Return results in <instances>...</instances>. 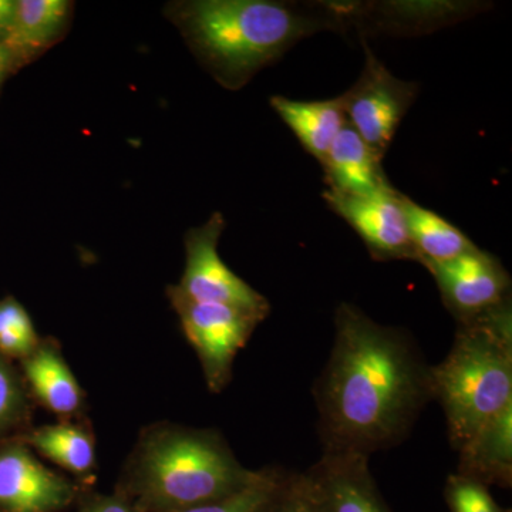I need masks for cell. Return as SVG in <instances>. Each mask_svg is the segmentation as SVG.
Masks as SVG:
<instances>
[{
    "label": "cell",
    "mask_w": 512,
    "mask_h": 512,
    "mask_svg": "<svg viewBox=\"0 0 512 512\" xmlns=\"http://www.w3.org/2000/svg\"><path fill=\"white\" fill-rule=\"evenodd\" d=\"M313 399L322 453L370 458L406 441L433 402L431 365L406 329L380 325L343 302Z\"/></svg>",
    "instance_id": "6da1fadb"
},
{
    "label": "cell",
    "mask_w": 512,
    "mask_h": 512,
    "mask_svg": "<svg viewBox=\"0 0 512 512\" xmlns=\"http://www.w3.org/2000/svg\"><path fill=\"white\" fill-rule=\"evenodd\" d=\"M313 12L271 0L174 2L167 16L208 73L229 90L281 59L306 37L342 23L335 6Z\"/></svg>",
    "instance_id": "7a4b0ae2"
},
{
    "label": "cell",
    "mask_w": 512,
    "mask_h": 512,
    "mask_svg": "<svg viewBox=\"0 0 512 512\" xmlns=\"http://www.w3.org/2000/svg\"><path fill=\"white\" fill-rule=\"evenodd\" d=\"M220 431L157 423L141 433L124 471L148 510L171 512L221 500L254 483Z\"/></svg>",
    "instance_id": "3957f363"
},
{
    "label": "cell",
    "mask_w": 512,
    "mask_h": 512,
    "mask_svg": "<svg viewBox=\"0 0 512 512\" xmlns=\"http://www.w3.org/2000/svg\"><path fill=\"white\" fill-rule=\"evenodd\" d=\"M431 384L456 451L511 406V302L470 322L457 323L450 352L439 365L431 366Z\"/></svg>",
    "instance_id": "277c9868"
},
{
    "label": "cell",
    "mask_w": 512,
    "mask_h": 512,
    "mask_svg": "<svg viewBox=\"0 0 512 512\" xmlns=\"http://www.w3.org/2000/svg\"><path fill=\"white\" fill-rule=\"evenodd\" d=\"M167 296L185 338L200 359L208 389L221 393L231 382L239 350L245 348L264 319L234 306L192 301L177 285L168 286Z\"/></svg>",
    "instance_id": "5b68a950"
},
{
    "label": "cell",
    "mask_w": 512,
    "mask_h": 512,
    "mask_svg": "<svg viewBox=\"0 0 512 512\" xmlns=\"http://www.w3.org/2000/svg\"><path fill=\"white\" fill-rule=\"evenodd\" d=\"M363 47L366 55L363 72L340 100L350 126L383 160L397 128L416 101L419 87L394 76L366 42Z\"/></svg>",
    "instance_id": "8992f818"
},
{
    "label": "cell",
    "mask_w": 512,
    "mask_h": 512,
    "mask_svg": "<svg viewBox=\"0 0 512 512\" xmlns=\"http://www.w3.org/2000/svg\"><path fill=\"white\" fill-rule=\"evenodd\" d=\"M221 212H214L201 227L185 234V266L178 289L195 302L222 303L266 319L271 305L244 279L234 274L218 254L224 232Z\"/></svg>",
    "instance_id": "52a82bcc"
},
{
    "label": "cell",
    "mask_w": 512,
    "mask_h": 512,
    "mask_svg": "<svg viewBox=\"0 0 512 512\" xmlns=\"http://www.w3.org/2000/svg\"><path fill=\"white\" fill-rule=\"evenodd\" d=\"M457 323L470 322L511 302V278L497 256L483 249L427 266Z\"/></svg>",
    "instance_id": "ba28073f"
},
{
    "label": "cell",
    "mask_w": 512,
    "mask_h": 512,
    "mask_svg": "<svg viewBox=\"0 0 512 512\" xmlns=\"http://www.w3.org/2000/svg\"><path fill=\"white\" fill-rule=\"evenodd\" d=\"M323 198L330 210L355 229L373 259L380 262L417 261L402 192L392 188L353 195L326 190Z\"/></svg>",
    "instance_id": "9c48e42d"
},
{
    "label": "cell",
    "mask_w": 512,
    "mask_h": 512,
    "mask_svg": "<svg viewBox=\"0 0 512 512\" xmlns=\"http://www.w3.org/2000/svg\"><path fill=\"white\" fill-rule=\"evenodd\" d=\"M74 497L73 483L43 466L28 444L0 441V511L57 512Z\"/></svg>",
    "instance_id": "30bf717a"
},
{
    "label": "cell",
    "mask_w": 512,
    "mask_h": 512,
    "mask_svg": "<svg viewBox=\"0 0 512 512\" xmlns=\"http://www.w3.org/2000/svg\"><path fill=\"white\" fill-rule=\"evenodd\" d=\"M369 461L359 454L322 453L309 473L318 485L323 512H389Z\"/></svg>",
    "instance_id": "8fae6325"
},
{
    "label": "cell",
    "mask_w": 512,
    "mask_h": 512,
    "mask_svg": "<svg viewBox=\"0 0 512 512\" xmlns=\"http://www.w3.org/2000/svg\"><path fill=\"white\" fill-rule=\"evenodd\" d=\"M22 376L29 393L47 410L72 420L82 414L84 392L67 365L56 340L40 339L36 349L20 360Z\"/></svg>",
    "instance_id": "7c38bea8"
},
{
    "label": "cell",
    "mask_w": 512,
    "mask_h": 512,
    "mask_svg": "<svg viewBox=\"0 0 512 512\" xmlns=\"http://www.w3.org/2000/svg\"><path fill=\"white\" fill-rule=\"evenodd\" d=\"M320 164L329 191L365 195L394 188L384 173L382 158L349 123L340 130Z\"/></svg>",
    "instance_id": "4fadbf2b"
},
{
    "label": "cell",
    "mask_w": 512,
    "mask_h": 512,
    "mask_svg": "<svg viewBox=\"0 0 512 512\" xmlns=\"http://www.w3.org/2000/svg\"><path fill=\"white\" fill-rule=\"evenodd\" d=\"M72 10L73 3L67 0H16L12 29L3 43L18 69L62 39Z\"/></svg>",
    "instance_id": "5bb4252c"
},
{
    "label": "cell",
    "mask_w": 512,
    "mask_h": 512,
    "mask_svg": "<svg viewBox=\"0 0 512 512\" xmlns=\"http://www.w3.org/2000/svg\"><path fill=\"white\" fill-rule=\"evenodd\" d=\"M457 453L458 474L487 487H511L512 404L480 427Z\"/></svg>",
    "instance_id": "9a60e30c"
},
{
    "label": "cell",
    "mask_w": 512,
    "mask_h": 512,
    "mask_svg": "<svg viewBox=\"0 0 512 512\" xmlns=\"http://www.w3.org/2000/svg\"><path fill=\"white\" fill-rule=\"evenodd\" d=\"M271 106L298 137L301 146L319 163H322L336 136L348 123L340 96L318 101L274 96Z\"/></svg>",
    "instance_id": "2e32d148"
},
{
    "label": "cell",
    "mask_w": 512,
    "mask_h": 512,
    "mask_svg": "<svg viewBox=\"0 0 512 512\" xmlns=\"http://www.w3.org/2000/svg\"><path fill=\"white\" fill-rule=\"evenodd\" d=\"M20 440L74 476H90L96 468V439L83 423L62 420L47 424L26 431Z\"/></svg>",
    "instance_id": "e0dca14e"
},
{
    "label": "cell",
    "mask_w": 512,
    "mask_h": 512,
    "mask_svg": "<svg viewBox=\"0 0 512 512\" xmlns=\"http://www.w3.org/2000/svg\"><path fill=\"white\" fill-rule=\"evenodd\" d=\"M403 207L417 262L424 268L453 261L458 256L478 248L451 222L444 220L436 212L421 207L406 195H403Z\"/></svg>",
    "instance_id": "ac0fdd59"
},
{
    "label": "cell",
    "mask_w": 512,
    "mask_h": 512,
    "mask_svg": "<svg viewBox=\"0 0 512 512\" xmlns=\"http://www.w3.org/2000/svg\"><path fill=\"white\" fill-rule=\"evenodd\" d=\"M289 478L291 473H285L281 468H262L261 476L237 493L171 512H266L285 490Z\"/></svg>",
    "instance_id": "d6986e66"
},
{
    "label": "cell",
    "mask_w": 512,
    "mask_h": 512,
    "mask_svg": "<svg viewBox=\"0 0 512 512\" xmlns=\"http://www.w3.org/2000/svg\"><path fill=\"white\" fill-rule=\"evenodd\" d=\"M32 402L22 373L0 355V441L20 439L30 430Z\"/></svg>",
    "instance_id": "ffe728a7"
},
{
    "label": "cell",
    "mask_w": 512,
    "mask_h": 512,
    "mask_svg": "<svg viewBox=\"0 0 512 512\" xmlns=\"http://www.w3.org/2000/svg\"><path fill=\"white\" fill-rule=\"evenodd\" d=\"M40 338L28 311L13 296L0 301V355L9 360L28 357Z\"/></svg>",
    "instance_id": "44dd1931"
},
{
    "label": "cell",
    "mask_w": 512,
    "mask_h": 512,
    "mask_svg": "<svg viewBox=\"0 0 512 512\" xmlns=\"http://www.w3.org/2000/svg\"><path fill=\"white\" fill-rule=\"evenodd\" d=\"M446 500L451 512H505L487 485L463 474H451L446 483Z\"/></svg>",
    "instance_id": "7402d4cb"
},
{
    "label": "cell",
    "mask_w": 512,
    "mask_h": 512,
    "mask_svg": "<svg viewBox=\"0 0 512 512\" xmlns=\"http://www.w3.org/2000/svg\"><path fill=\"white\" fill-rule=\"evenodd\" d=\"M266 512H323L318 485L311 473L291 474L285 490Z\"/></svg>",
    "instance_id": "603a6c76"
},
{
    "label": "cell",
    "mask_w": 512,
    "mask_h": 512,
    "mask_svg": "<svg viewBox=\"0 0 512 512\" xmlns=\"http://www.w3.org/2000/svg\"><path fill=\"white\" fill-rule=\"evenodd\" d=\"M83 512H134L126 498L116 497L94 498L92 503L84 508Z\"/></svg>",
    "instance_id": "cb8c5ba5"
},
{
    "label": "cell",
    "mask_w": 512,
    "mask_h": 512,
    "mask_svg": "<svg viewBox=\"0 0 512 512\" xmlns=\"http://www.w3.org/2000/svg\"><path fill=\"white\" fill-rule=\"evenodd\" d=\"M16 0H0V43L5 42L13 19H15Z\"/></svg>",
    "instance_id": "d4e9b609"
},
{
    "label": "cell",
    "mask_w": 512,
    "mask_h": 512,
    "mask_svg": "<svg viewBox=\"0 0 512 512\" xmlns=\"http://www.w3.org/2000/svg\"><path fill=\"white\" fill-rule=\"evenodd\" d=\"M18 70L15 60H13L12 53L9 52L5 43H0V87L5 82L9 74L15 73Z\"/></svg>",
    "instance_id": "484cf974"
}]
</instances>
